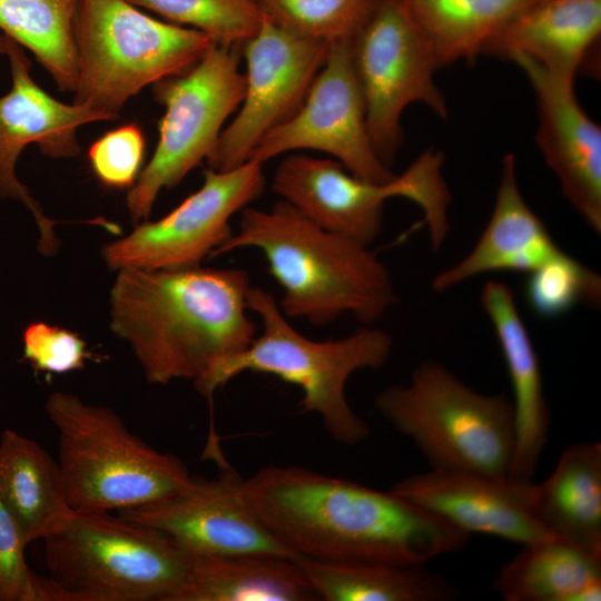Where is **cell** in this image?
<instances>
[{
  "mask_svg": "<svg viewBox=\"0 0 601 601\" xmlns=\"http://www.w3.org/2000/svg\"><path fill=\"white\" fill-rule=\"evenodd\" d=\"M242 497L298 559L418 566L461 550L469 534L411 502L296 465H268Z\"/></svg>",
  "mask_w": 601,
  "mask_h": 601,
  "instance_id": "cell-1",
  "label": "cell"
},
{
  "mask_svg": "<svg viewBox=\"0 0 601 601\" xmlns=\"http://www.w3.org/2000/svg\"><path fill=\"white\" fill-rule=\"evenodd\" d=\"M249 287L239 268L120 269L110 328L130 345L149 383L185 378L197 386L255 338Z\"/></svg>",
  "mask_w": 601,
  "mask_h": 601,
  "instance_id": "cell-2",
  "label": "cell"
},
{
  "mask_svg": "<svg viewBox=\"0 0 601 601\" xmlns=\"http://www.w3.org/2000/svg\"><path fill=\"white\" fill-rule=\"evenodd\" d=\"M257 248L283 289L286 317L323 325L343 314L364 324L397 300L390 273L368 249L322 228L285 200L269 209L245 207L239 227L210 256Z\"/></svg>",
  "mask_w": 601,
  "mask_h": 601,
  "instance_id": "cell-3",
  "label": "cell"
},
{
  "mask_svg": "<svg viewBox=\"0 0 601 601\" xmlns=\"http://www.w3.org/2000/svg\"><path fill=\"white\" fill-rule=\"evenodd\" d=\"M246 298L248 309L262 322V333L218 364L195 386L198 393L210 400L217 388L244 372L270 374L302 390V412L318 415L335 441L344 445L364 441L370 428L348 404L346 383L355 372L386 363L392 336L380 328L361 327L338 339L313 341L289 324L268 290L250 286Z\"/></svg>",
  "mask_w": 601,
  "mask_h": 601,
  "instance_id": "cell-4",
  "label": "cell"
},
{
  "mask_svg": "<svg viewBox=\"0 0 601 601\" xmlns=\"http://www.w3.org/2000/svg\"><path fill=\"white\" fill-rule=\"evenodd\" d=\"M52 601H175L191 554L107 511L73 510L42 539Z\"/></svg>",
  "mask_w": 601,
  "mask_h": 601,
  "instance_id": "cell-5",
  "label": "cell"
},
{
  "mask_svg": "<svg viewBox=\"0 0 601 601\" xmlns=\"http://www.w3.org/2000/svg\"><path fill=\"white\" fill-rule=\"evenodd\" d=\"M58 432L59 466L73 510L120 511L185 490L184 462L131 433L110 408L55 392L45 405Z\"/></svg>",
  "mask_w": 601,
  "mask_h": 601,
  "instance_id": "cell-6",
  "label": "cell"
},
{
  "mask_svg": "<svg viewBox=\"0 0 601 601\" xmlns=\"http://www.w3.org/2000/svg\"><path fill=\"white\" fill-rule=\"evenodd\" d=\"M374 404L431 469L509 475L515 430L504 395L475 392L439 362L425 361L408 384L386 387Z\"/></svg>",
  "mask_w": 601,
  "mask_h": 601,
  "instance_id": "cell-7",
  "label": "cell"
},
{
  "mask_svg": "<svg viewBox=\"0 0 601 601\" xmlns=\"http://www.w3.org/2000/svg\"><path fill=\"white\" fill-rule=\"evenodd\" d=\"M75 102L119 118L144 87L190 70L210 49L203 32L159 21L127 0H79Z\"/></svg>",
  "mask_w": 601,
  "mask_h": 601,
  "instance_id": "cell-8",
  "label": "cell"
},
{
  "mask_svg": "<svg viewBox=\"0 0 601 601\" xmlns=\"http://www.w3.org/2000/svg\"><path fill=\"white\" fill-rule=\"evenodd\" d=\"M443 161L441 151L428 149L403 174L374 183L351 174L335 159L294 154L277 166L272 188L316 225L365 246L382 230L385 201L405 197L423 210L436 250L450 228L451 193L442 176Z\"/></svg>",
  "mask_w": 601,
  "mask_h": 601,
  "instance_id": "cell-9",
  "label": "cell"
},
{
  "mask_svg": "<svg viewBox=\"0 0 601 601\" xmlns=\"http://www.w3.org/2000/svg\"><path fill=\"white\" fill-rule=\"evenodd\" d=\"M245 73L236 48L213 45L186 73L155 83L165 107L151 159L127 195L134 224L147 220L164 188L177 186L211 152L226 119L240 106Z\"/></svg>",
  "mask_w": 601,
  "mask_h": 601,
  "instance_id": "cell-10",
  "label": "cell"
},
{
  "mask_svg": "<svg viewBox=\"0 0 601 601\" xmlns=\"http://www.w3.org/2000/svg\"><path fill=\"white\" fill-rule=\"evenodd\" d=\"M352 62L373 148L391 168L407 106L422 102L447 117L446 99L433 79L436 58L403 0H377L352 39Z\"/></svg>",
  "mask_w": 601,
  "mask_h": 601,
  "instance_id": "cell-11",
  "label": "cell"
},
{
  "mask_svg": "<svg viewBox=\"0 0 601 601\" xmlns=\"http://www.w3.org/2000/svg\"><path fill=\"white\" fill-rule=\"evenodd\" d=\"M243 47L245 95L206 159L217 171L247 162L260 139L299 109L326 60L329 43L298 36L264 16L256 35Z\"/></svg>",
  "mask_w": 601,
  "mask_h": 601,
  "instance_id": "cell-12",
  "label": "cell"
},
{
  "mask_svg": "<svg viewBox=\"0 0 601 601\" xmlns=\"http://www.w3.org/2000/svg\"><path fill=\"white\" fill-rule=\"evenodd\" d=\"M263 164L206 169L201 187L165 217L144 220L126 237L102 248L109 268L162 269L199 265L233 234L230 218L260 196Z\"/></svg>",
  "mask_w": 601,
  "mask_h": 601,
  "instance_id": "cell-13",
  "label": "cell"
},
{
  "mask_svg": "<svg viewBox=\"0 0 601 601\" xmlns=\"http://www.w3.org/2000/svg\"><path fill=\"white\" fill-rule=\"evenodd\" d=\"M329 155L351 174L386 183L395 174L377 157L352 62V39L333 42L299 109L265 135L248 160L260 164L295 150Z\"/></svg>",
  "mask_w": 601,
  "mask_h": 601,
  "instance_id": "cell-14",
  "label": "cell"
},
{
  "mask_svg": "<svg viewBox=\"0 0 601 601\" xmlns=\"http://www.w3.org/2000/svg\"><path fill=\"white\" fill-rule=\"evenodd\" d=\"M214 479L194 477L167 499L118 511L129 522L156 529L194 555L269 554L298 558L249 510L243 477L225 461Z\"/></svg>",
  "mask_w": 601,
  "mask_h": 601,
  "instance_id": "cell-15",
  "label": "cell"
},
{
  "mask_svg": "<svg viewBox=\"0 0 601 601\" xmlns=\"http://www.w3.org/2000/svg\"><path fill=\"white\" fill-rule=\"evenodd\" d=\"M12 86L0 97V195L23 204L33 215L39 229L38 249L45 256L56 254L59 243L49 219L16 175L21 151L30 144L52 158L79 154L77 130L80 126L115 120L87 104H63L47 93L30 75V60L20 45L9 38Z\"/></svg>",
  "mask_w": 601,
  "mask_h": 601,
  "instance_id": "cell-16",
  "label": "cell"
},
{
  "mask_svg": "<svg viewBox=\"0 0 601 601\" xmlns=\"http://www.w3.org/2000/svg\"><path fill=\"white\" fill-rule=\"evenodd\" d=\"M390 491L469 535L523 546L555 539L538 519L532 479L431 469L397 481Z\"/></svg>",
  "mask_w": 601,
  "mask_h": 601,
  "instance_id": "cell-17",
  "label": "cell"
},
{
  "mask_svg": "<svg viewBox=\"0 0 601 601\" xmlns=\"http://www.w3.org/2000/svg\"><path fill=\"white\" fill-rule=\"evenodd\" d=\"M513 60L526 75L538 107L535 142L562 193L589 227L601 234V128L579 105L573 82L524 56Z\"/></svg>",
  "mask_w": 601,
  "mask_h": 601,
  "instance_id": "cell-18",
  "label": "cell"
},
{
  "mask_svg": "<svg viewBox=\"0 0 601 601\" xmlns=\"http://www.w3.org/2000/svg\"><path fill=\"white\" fill-rule=\"evenodd\" d=\"M481 305L493 325L513 391L515 443L509 475L532 479L546 443L551 417L539 357L508 285L486 282Z\"/></svg>",
  "mask_w": 601,
  "mask_h": 601,
  "instance_id": "cell-19",
  "label": "cell"
},
{
  "mask_svg": "<svg viewBox=\"0 0 601 601\" xmlns=\"http://www.w3.org/2000/svg\"><path fill=\"white\" fill-rule=\"evenodd\" d=\"M563 254L525 203L518 183L516 158L509 152L502 159L495 204L486 227L463 259L434 277L432 287L444 292L489 272L528 274Z\"/></svg>",
  "mask_w": 601,
  "mask_h": 601,
  "instance_id": "cell-20",
  "label": "cell"
},
{
  "mask_svg": "<svg viewBox=\"0 0 601 601\" xmlns=\"http://www.w3.org/2000/svg\"><path fill=\"white\" fill-rule=\"evenodd\" d=\"M601 33V0H539L497 32L482 53L531 58L573 82Z\"/></svg>",
  "mask_w": 601,
  "mask_h": 601,
  "instance_id": "cell-21",
  "label": "cell"
},
{
  "mask_svg": "<svg viewBox=\"0 0 601 601\" xmlns=\"http://www.w3.org/2000/svg\"><path fill=\"white\" fill-rule=\"evenodd\" d=\"M0 497L27 545L45 539L73 512L59 463L36 441L10 428L0 437Z\"/></svg>",
  "mask_w": 601,
  "mask_h": 601,
  "instance_id": "cell-22",
  "label": "cell"
},
{
  "mask_svg": "<svg viewBox=\"0 0 601 601\" xmlns=\"http://www.w3.org/2000/svg\"><path fill=\"white\" fill-rule=\"evenodd\" d=\"M536 515L555 539L601 556V444L578 443L536 484Z\"/></svg>",
  "mask_w": 601,
  "mask_h": 601,
  "instance_id": "cell-23",
  "label": "cell"
},
{
  "mask_svg": "<svg viewBox=\"0 0 601 601\" xmlns=\"http://www.w3.org/2000/svg\"><path fill=\"white\" fill-rule=\"evenodd\" d=\"M316 600L296 560L269 554L194 555L175 601Z\"/></svg>",
  "mask_w": 601,
  "mask_h": 601,
  "instance_id": "cell-24",
  "label": "cell"
},
{
  "mask_svg": "<svg viewBox=\"0 0 601 601\" xmlns=\"http://www.w3.org/2000/svg\"><path fill=\"white\" fill-rule=\"evenodd\" d=\"M505 601L601 599V556L559 539L524 545L495 579Z\"/></svg>",
  "mask_w": 601,
  "mask_h": 601,
  "instance_id": "cell-25",
  "label": "cell"
},
{
  "mask_svg": "<svg viewBox=\"0 0 601 601\" xmlns=\"http://www.w3.org/2000/svg\"><path fill=\"white\" fill-rule=\"evenodd\" d=\"M316 599L325 601H449L456 589L423 568L300 558L296 560Z\"/></svg>",
  "mask_w": 601,
  "mask_h": 601,
  "instance_id": "cell-26",
  "label": "cell"
},
{
  "mask_svg": "<svg viewBox=\"0 0 601 601\" xmlns=\"http://www.w3.org/2000/svg\"><path fill=\"white\" fill-rule=\"evenodd\" d=\"M539 0H403L439 68L473 60L520 12Z\"/></svg>",
  "mask_w": 601,
  "mask_h": 601,
  "instance_id": "cell-27",
  "label": "cell"
},
{
  "mask_svg": "<svg viewBox=\"0 0 601 601\" xmlns=\"http://www.w3.org/2000/svg\"><path fill=\"white\" fill-rule=\"evenodd\" d=\"M79 0H0V31L29 49L62 91L75 92L73 20Z\"/></svg>",
  "mask_w": 601,
  "mask_h": 601,
  "instance_id": "cell-28",
  "label": "cell"
},
{
  "mask_svg": "<svg viewBox=\"0 0 601 601\" xmlns=\"http://www.w3.org/2000/svg\"><path fill=\"white\" fill-rule=\"evenodd\" d=\"M161 16L168 22L189 26L214 45L237 48L256 35L264 13L255 0H127Z\"/></svg>",
  "mask_w": 601,
  "mask_h": 601,
  "instance_id": "cell-29",
  "label": "cell"
},
{
  "mask_svg": "<svg viewBox=\"0 0 601 601\" xmlns=\"http://www.w3.org/2000/svg\"><path fill=\"white\" fill-rule=\"evenodd\" d=\"M276 24L308 39H353L377 0H255Z\"/></svg>",
  "mask_w": 601,
  "mask_h": 601,
  "instance_id": "cell-30",
  "label": "cell"
},
{
  "mask_svg": "<svg viewBox=\"0 0 601 601\" xmlns=\"http://www.w3.org/2000/svg\"><path fill=\"white\" fill-rule=\"evenodd\" d=\"M530 308L542 318H556L580 303H601V277L568 254L528 273L524 288Z\"/></svg>",
  "mask_w": 601,
  "mask_h": 601,
  "instance_id": "cell-31",
  "label": "cell"
},
{
  "mask_svg": "<svg viewBox=\"0 0 601 601\" xmlns=\"http://www.w3.org/2000/svg\"><path fill=\"white\" fill-rule=\"evenodd\" d=\"M26 546L18 523L0 497V601H51L48 578L29 569Z\"/></svg>",
  "mask_w": 601,
  "mask_h": 601,
  "instance_id": "cell-32",
  "label": "cell"
},
{
  "mask_svg": "<svg viewBox=\"0 0 601 601\" xmlns=\"http://www.w3.org/2000/svg\"><path fill=\"white\" fill-rule=\"evenodd\" d=\"M145 152V138L135 124L120 126L100 137L89 148L91 168L109 187L132 186Z\"/></svg>",
  "mask_w": 601,
  "mask_h": 601,
  "instance_id": "cell-33",
  "label": "cell"
},
{
  "mask_svg": "<svg viewBox=\"0 0 601 601\" xmlns=\"http://www.w3.org/2000/svg\"><path fill=\"white\" fill-rule=\"evenodd\" d=\"M23 356L40 372L63 374L81 370L91 355L76 333L43 322H35L23 332Z\"/></svg>",
  "mask_w": 601,
  "mask_h": 601,
  "instance_id": "cell-34",
  "label": "cell"
},
{
  "mask_svg": "<svg viewBox=\"0 0 601 601\" xmlns=\"http://www.w3.org/2000/svg\"><path fill=\"white\" fill-rule=\"evenodd\" d=\"M9 37L0 31V55H6Z\"/></svg>",
  "mask_w": 601,
  "mask_h": 601,
  "instance_id": "cell-35",
  "label": "cell"
}]
</instances>
